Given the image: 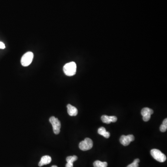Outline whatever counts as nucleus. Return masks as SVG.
Returning a JSON list of instances; mask_svg holds the SVG:
<instances>
[{
	"label": "nucleus",
	"mask_w": 167,
	"mask_h": 167,
	"mask_svg": "<svg viewBox=\"0 0 167 167\" xmlns=\"http://www.w3.org/2000/svg\"><path fill=\"white\" fill-rule=\"evenodd\" d=\"M77 65L74 62H71L66 64L63 67L64 73L68 76H72L76 72Z\"/></svg>",
	"instance_id": "1"
},
{
	"label": "nucleus",
	"mask_w": 167,
	"mask_h": 167,
	"mask_svg": "<svg viewBox=\"0 0 167 167\" xmlns=\"http://www.w3.org/2000/svg\"><path fill=\"white\" fill-rule=\"evenodd\" d=\"M150 154L155 160L160 163H163L165 162L167 159L165 154L159 149H152L150 151Z\"/></svg>",
	"instance_id": "2"
},
{
	"label": "nucleus",
	"mask_w": 167,
	"mask_h": 167,
	"mask_svg": "<svg viewBox=\"0 0 167 167\" xmlns=\"http://www.w3.org/2000/svg\"><path fill=\"white\" fill-rule=\"evenodd\" d=\"M33 58V53L31 52H28L22 56L21 58V64L23 67H27L31 64Z\"/></svg>",
	"instance_id": "3"
},
{
	"label": "nucleus",
	"mask_w": 167,
	"mask_h": 167,
	"mask_svg": "<svg viewBox=\"0 0 167 167\" xmlns=\"http://www.w3.org/2000/svg\"><path fill=\"white\" fill-rule=\"evenodd\" d=\"M49 121L52 125L54 134L58 135L60 133L61 128V123L60 120L57 118H56L55 117L52 116L50 117Z\"/></svg>",
	"instance_id": "4"
},
{
	"label": "nucleus",
	"mask_w": 167,
	"mask_h": 167,
	"mask_svg": "<svg viewBox=\"0 0 167 167\" xmlns=\"http://www.w3.org/2000/svg\"><path fill=\"white\" fill-rule=\"evenodd\" d=\"M93 147V142L89 138H86L84 141L79 143V148L83 151L90 150Z\"/></svg>",
	"instance_id": "5"
},
{
	"label": "nucleus",
	"mask_w": 167,
	"mask_h": 167,
	"mask_svg": "<svg viewBox=\"0 0 167 167\" xmlns=\"http://www.w3.org/2000/svg\"><path fill=\"white\" fill-rule=\"evenodd\" d=\"M135 140V137L132 135H129L128 136L123 135L120 138V142L123 146H126L129 145L131 142Z\"/></svg>",
	"instance_id": "6"
},
{
	"label": "nucleus",
	"mask_w": 167,
	"mask_h": 167,
	"mask_svg": "<svg viewBox=\"0 0 167 167\" xmlns=\"http://www.w3.org/2000/svg\"><path fill=\"white\" fill-rule=\"evenodd\" d=\"M117 118L116 116H108L103 115L101 117V120L103 123L109 124L111 122L115 123L117 122Z\"/></svg>",
	"instance_id": "7"
},
{
	"label": "nucleus",
	"mask_w": 167,
	"mask_h": 167,
	"mask_svg": "<svg viewBox=\"0 0 167 167\" xmlns=\"http://www.w3.org/2000/svg\"><path fill=\"white\" fill-rule=\"evenodd\" d=\"M52 161V158L51 157L49 156H44L42 157L41 161L39 163V166L40 167L47 165L49 164Z\"/></svg>",
	"instance_id": "8"
},
{
	"label": "nucleus",
	"mask_w": 167,
	"mask_h": 167,
	"mask_svg": "<svg viewBox=\"0 0 167 167\" xmlns=\"http://www.w3.org/2000/svg\"><path fill=\"white\" fill-rule=\"evenodd\" d=\"M67 112L70 116H76L77 115L78 111L75 107L72 106L71 104H68L67 106Z\"/></svg>",
	"instance_id": "9"
},
{
	"label": "nucleus",
	"mask_w": 167,
	"mask_h": 167,
	"mask_svg": "<svg viewBox=\"0 0 167 167\" xmlns=\"http://www.w3.org/2000/svg\"><path fill=\"white\" fill-rule=\"evenodd\" d=\"M98 133L99 134V135L103 136L106 138H108L110 137V133L107 132L106 129L103 127L99 128L98 129Z\"/></svg>",
	"instance_id": "10"
},
{
	"label": "nucleus",
	"mask_w": 167,
	"mask_h": 167,
	"mask_svg": "<svg viewBox=\"0 0 167 167\" xmlns=\"http://www.w3.org/2000/svg\"><path fill=\"white\" fill-rule=\"evenodd\" d=\"M153 111L149 108H143L141 111V115L142 116H145V115H150L153 114Z\"/></svg>",
	"instance_id": "11"
},
{
	"label": "nucleus",
	"mask_w": 167,
	"mask_h": 167,
	"mask_svg": "<svg viewBox=\"0 0 167 167\" xmlns=\"http://www.w3.org/2000/svg\"><path fill=\"white\" fill-rule=\"evenodd\" d=\"M94 167H107L108 163L106 162H102L100 161H96L93 163Z\"/></svg>",
	"instance_id": "12"
},
{
	"label": "nucleus",
	"mask_w": 167,
	"mask_h": 167,
	"mask_svg": "<svg viewBox=\"0 0 167 167\" xmlns=\"http://www.w3.org/2000/svg\"><path fill=\"white\" fill-rule=\"evenodd\" d=\"M78 159V157L76 156H69L67 157L66 158V161L67 163L71 164H73V162L77 161Z\"/></svg>",
	"instance_id": "13"
},
{
	"label": "nucleus",
	"mask_w": 167,
	"mask_h": 167,
	"mask_svg": "<svg viewBox=\"0 0 167 167\" xmlns=\"http://www.w3.org/2000/svg\"><path fill=\"white\" fill-rule=\"evenodd\" d=\"M167 129V119L165 118L163 121V124L160 126V130L161 132H166Z\"/></svg>",
	"instance_id": "14"
},
{
	"label": "nucleus",
	"mask_w": 167,
	"mask_h": 167,
	"mask_svg": "<svg viewBox=\"0 0 167 167\" xmlns=\"http://www.w3.org/2000/svg\"><path fill=\"white\" fill-rule=\"evenodd\" d=\"M140 162V160L139 159H136L134 162L131 164H129L127 167H138V163Z\"/></svg>",
	"instance_id": "15"
},
{
	"label": "nucleus",
	"mask_w": 167,
	"mask_h": 167,
	"mask_svg": "<svg viewBox=\"0 0 167 167\" xmlns=\"http://www.w3.org/2000/svg\"><path fill=\"white\" fill-rule=\"evenodd\" d=\"M150 117H151L150 115H145V116H143V119L145 122H147V121H149Z\"/></svg>",
	"instance_id": "16"
},
{
	"label": "nucleus",
	"mask_w": 167,
	"mask_h": 167,
	"mask_svg": "<svg viewBox=\"0 0 167 167\" xmlns=\"http://www.w3.org/2000/svg\"><path fill=\"white\" fill-rule=\"evenodd\" d=\"M5 45L2 42L0 41V49H5Z\"/></svg>",
	"instance_id": "17"
},
{
	"label": "nucleus",
	"mask_w": 167,
	"mask_h": 167,
	"mask_svg": "<svg viewBox=\"0 0 167 167\" xmlns=\"http://www.w3.org/2000/svg\"><path fill=\"white\" fill-rule=\"evenodd\" d=\"M73 164H71V163H67L66 165V167H73Z\"/></svg>",
	"instance_id": "18"
},
{
	"label": "nucleus",
	"mask_w": 167,
	"mask_h": 167,
	"mask_svg": "<svg viewBox=\"0 0 167 167\" xmlns=\"http://www.w3.org/2000/svg\"><path fill=\"white\" fill-rule=\"evenodd\" d=\"M51 167H58L57 166H56V165H53V166H52Z\"/></svg>",
	"instance_id": "19"
}]
</instances>
